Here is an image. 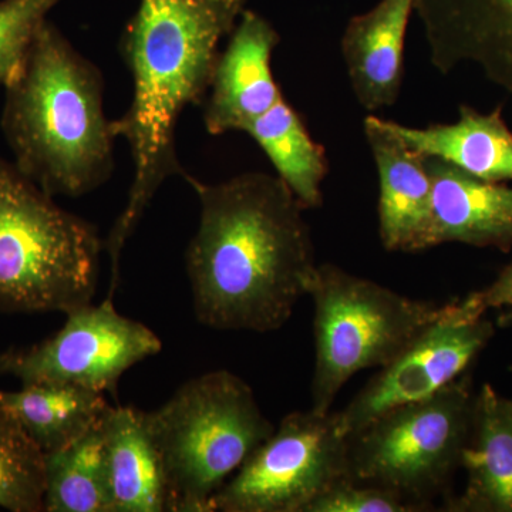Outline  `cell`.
I'll return each mask as SVG.
<instances>
[{
  "instance_id": "2",
  "label": "cell",
  "mask_w": 512,
  "mask_h": 512,
  "mask_svg": "<svg viewBox=\"0 0 512 512\" xmlns=\"http://www.w3.org/2000/svg\"><path fill=\"white\" fill-rule=\"evenodd\" d=\"M247 0H140L120 37L133 83L126 113L113 120L130 147L134 174L127 204L104 239L110 259L109 295L120 282L121 252L168 178L185 177L177 127L187 107L202 106L221 53Z\"/></svg>"
},
{
  "instance_id": "10",
  "label": "cell",
  "mask_w": 512,
  "mask_h": 512,
  "mask_svg": "<svg viewBox=\"0 0 512 512\" xmlns=\"http://www.w3.org/2000/svg\"><path fill=\"white\" fill-rule=\"evenodd\" d=\"M485 315L471 293L444 303L437 319L338 412L345 433L352 436L382 414L429 399L466 375L494 335L493 322Z\"/></svg>"
},
{
  "instance_id": "11",
  "label": "cell",
  "mask_w": 512,
  "mask_h": 512,
  "mask_svg": "<svg viewBox=\"0 0 512 512\" xmlns=\"http://www.w3.org/2000/svg\"><path fill=\"white\" fill-rule=\"evenodd\" d=\"M281 36L265 16L245 9L221 50L204 107V126L211 136L241 131L284 97L272 70Z\"/></svg>"
},
{
  "instance_id": "22",
  "label": "cell",
  "mask_w": 512,
  "mask_h": 512,
  "mask_svg": "<svg viewBox=\"0 0 512 512\" xmlns=\"http://www.w3.org/2000/svg\"><path fill=\"white\" fill-rule=\"evenodd\" d=\"M45 491L46 454L18 421L0 409V507L45 511Z\"/></svg>"
},
{
  "instance_id": "21",
  "label": "cell",
  "mask_w": 512,
  "mask_h": 512,
  "mask_svg": "<svg viewBox=\"0 0 512 512\" xmlns=\"http://www.w3.org/2000/svg\"><path fill=\"white\" fill-rule=\"evenodd\" d=\"M101 419L69 446L46 454L45 512H113Z\"/></svg>"
},
{
  "instance_id": "5",
  "label": "cell",
  "mask_w": 512,
  "mask_h": 512,
  "mask_svg": "<svg viewBox=\"0 0 512 512\" xmlns=\"http://www.w3.org/2000/svg\"><path fill=\"white\" fill-rule=\"evenodd\" d=\"M144 416L163 460L168 512H210L212 497L275 430L229 370L188 380Z\"/></svg>"
},
{
  "instance_id": "12",
  "label": "cell",
  "mask_w": 512,
  "mask_h": 512,
  "mask_svg": "<svg viewBox=\"0 0 512 512\" xmlns=\"http://www.w3.org/2000/svg\"><path fill=\"white\" fill-rule=\"evenodd\" d=\"M414 13L441 74L477 67L512 96V0H417Z\"/></svg>"
},
{
  "instance_id": "18",
  "label": "cell",
  "mask_w": 512,
  "mask_h": 512,
  "mask_svg": "<svg viewBox=\"0 0 512 512\" xmlns=\"http://www.w3.org/2000/svg\"><path fill=\"white\" fill-rule=\"evenodd\" d=\"M101 421L113 512H168L163 460L143 410L109 406Z\"/></svg>"
},
{
  "instance_id": "13",
  "label": "cell",
  "mask_w": 512,
  "mask_h": 512,
  "mask_svg": "<svg viewBox=\"0 0 512 512\" xmlns=\"http://www.w3.org/2000/svg\"><path fill=\"white\" fill-rule=\"evenodd\" d=\"M363 131L379 175V237L390 252L430 248L433 188L426 156L407 146L390 120L367 116Z\"/></svg>"
},
{
  "instance_id": "9",
  "label": "cell",
  "mask_w": 512,
  "mask_h": 512,
  "mask_svg": "<svg viewBox=\"0 0 512 512\" xmlns=\"http://www.w3.org/2000/svg\"><path fill=\"white\" fill-rule=\"evenodd\" d=\"M66 316L62 329L49 339L0 353V375L22 384H73L116 397L121 376L163 349L156 333L121 315L113 299Z\"/></svg>"
},
{
  "instance_id": "15",
  "label": "cell",
  "mask_w": 512,
  "mask_h": 512,
  "mask_svg": "<svg viewBox=\"0 0 512 512\" xmlns=\"http://www.w3.org/2000/svg\"><path fill=\"white\" fill-rule=\"evenodd\" d=\"M417 0H379L353 16L340 40L343 60L360 106L369 113L399 100L404 76V42Z\"/></svg>"
},
{
  "instance_id": "16",
  "label": "cell",
  "mask_w": 512,
  "mask_h": 512,
  "mask_svg": "<svg viewBox=\"0 0 512 512\" xmlns=\"http://www.w3.org/2000/svg\"><path fill=\"white\" fill-rule=\"evenodd\" d=\"M390 126L423 156L440 158L481 180L512 181V131L503 107L480 113L463 104L454 123L409 127L390 121Z\"/></svg>"
},
{
  "instance_id": "20",
  "label": "cell",
  "mask_w": 512,
  "mask_h": 512,
  "mask_svg": "<svg viewBox=\"0 0 512 512\" xmlns=\"http://www.w3.org/2000/svg\"><path fill=\"white\" fill-rule=\"evenodd\" d=\"M245 133L264 151L276 175L288 185L305 211L322 205V184L329 173L325 148L313 140L301 114L285 97L256 119Z\"/></svg>"
},
{
  "instance_id": "3",
  "label": "cell",
  "mask_w": 512,
  "mask_h": 512,
  "mask_svg": "<svg viewBox=\"0 0 512 512\" xmlns=\"http://www.w3.org/2000/svg\"><path fill=\"white\" fill-rule=\"evenodd\" d=\"M0 127L13 164L50 197L82 198L114 173L103 73L49 20L5 87Z\"/></svg>"
},
{
  "instance_id": "14",
  "label": "cell",
  "mask_w": 512,
  "mask_h": 512,
  "mask_svg": "<svg viewBox=\"0 0 512 512\" xmlns=\"http://www.w3.org/2000/svg\"><path fill=\"white\" fill-rule=\"evenodd\" d=\"M433 188L430 248L441 244L512 247V188L481 180L456 165L426 157Z\"/></svg>"
},
{
  "instance_id": "7",
  "label": "cell",
  "mask_w": 512,
  "mask_h": 512,
  "mask_svg": "<svg viewBox=\"0 0 512 512\" xmlns=\"http://www.w3.org/2000/svg\"><path fill=\"white\" fill-rule=\"evenodd\" d=\"M471 380L397 407L349 436V478L392 491L413 511L447 493L461 467L473 424Z\"/></svg>"
},
{
  "instance_id": "6",
  "label": "cell",
  "mask_w": 512,
  "mask_h": 512,
  "mask_svg": "<svg viewBox=\"0 0 512 512\" xmlns=\"http://www.w3.org/2000/svg\"><path fill=\"white\" fill-rule=\"evenodd\" d=\"M308 296L315 306L311 409L322 414L353 376L392 362L443 309L332 264L316 266Z\"/></svg>"
},
{
  "instance_id": "8",
  "label": "cell",
  "mask_w": 512,
  "mask_h": 512,
  "mask_svg": "<svg viewBox=\"0 0 512 512\" xmlns=\"http://www.w3.org/2000/svg\"><path fill=\"white\" fill-rule=\"evenodd\" d=\"M348 448L338 413L286 414L212 497L210 512H306L320 494L348 480Z\"/></svg>"
},
{
  "instance_id": "24",
  "label": "cell",
  "mask_w": 512,
  "mask_h": 512,
  "mask_svg": "<svg viewBox=\"0 0 512 512\" xmlns=\"http://www.w3.org/2000/svg\"><path fill=\"white\" fill-rule=\"evenodd\" d=\"M306 512H413L392 491L372 485L342 480L318 498Z\"/></svg>"
},
{
  "instance_id": "4",
  "label": "cell",
  "mask_w": 512,
  "mask_h": 512,
  "mask_svg": "<svg viewBox=\"0 0 512 512\" xmlns=\"http://www.w3.org/2000/svg\"><path fill=\"white\" fill-rule=\"evenodd\" d=\"M104 241L0 158V312L70 313L93 303Z\"/></svg>"
},
{
  "instance_id": "26",
  "label": "cell",
  "mask_w": 512,
  "mask_h": 512,
  "mask_svg": "<svg viewBox=\"0 0 512 512\" xmlns=\"http://www.w3.org/2000/svg\"><path fill=\"white\" fill-rule=\"evenodd\" d=\"M505 406H507L508 413H510L512 419V400L505 399Z\"/></svg>"
},
{
  "instance_id": "25",
  "label": "cell",
  "mask_w": 512,
  "mask_h": 512,
  "mask_svg": "<svg viewBox=\"0 0 512 512\" xmlns=\"http://www.w3.org/2000/svg\"><path fill=\"white\" fill-rule=\"evenodd\" d=\"M471 295L485 312H497L498 322L512 320V264L498 275L493 284Z\"/></svg>"
},
{
  "instance_id": "19",
  "label": "cell",
  "mask_w": 512,
  "mask_h": 512,
  "mask_svg": "<svg viewBox=\"0 0 512 512\" xmlns=\"http://www.w3.org/2000/svg\"><path fill=\"white\" fill-rule=\"evenodd\" d=\"M104 393L73 384L29 383L0 390V409L10 414L45 454L69 446L109 409Z\"/></svg>"
},
{
  "instance_id": "23",
  "label": "cell",
  "mask_w": 512,
  "mask_h": 512,
  "mask_svg": "<svg viewBox=\"0 0 512 512\" xmlns=\"http://www.w3.org/2000/svg\"><path fill=\"white\" fill-rule=\"evenodd\" d=\"M62 0H0V86L5 89L25 66L35 37Z\"/></svg>"
},
{
  "instance_id": "17",
  "label": "cell",
  "mask_w": 512,
  "mask_h": 512,
  "mask_svg": "<svg viewBox=\"0 0 512 512\" xmlns=\"http://www.w3.org/2000/svg\"><path fill=\"white\" fill-rule=\"evenodd\" d=\"M461 467L467 473L466 490L447 510L512 512V419L491 384L476 394Z\"/></svg>"
},
{
  "instance_id": "1",
  "label": "cell",
  "mask_w": 512,
  "mask_h": 512,
  "mask_svg": "<svg viewBox=\"0 0 512 512\" xmlns=\"http://www.w3.org/2000/svg\"><path fill=\"white\" fill-rule=\"evenodd\" d=\"M184 180L200 201L185 252L195 318L217 330L284 328L318 266L305 208L276 174Z\"/></svg>"
}]
</instances>
